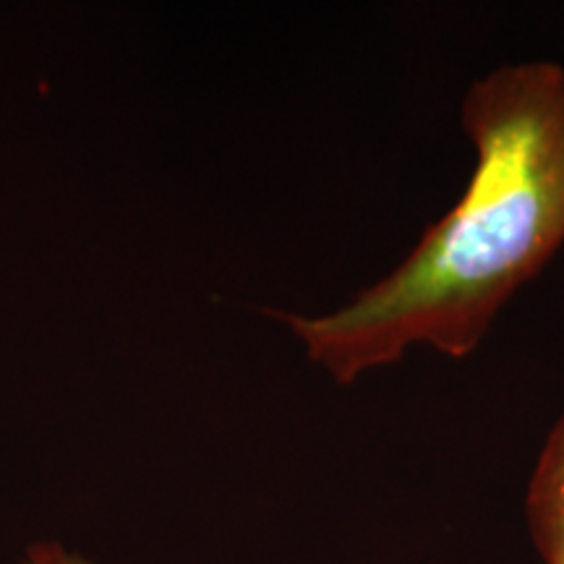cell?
<instances>
[{"label":"cell","instance_id":"obj_1","mask_svg":"<svg viewBox=\"0 0 564 564\" xmlns=\"http://www.w3.org/2000/svg\"><path fill=\"white\" fill-rule=\"evenodd\" d=\"M460 126L476 152L468 186L403 262L333 314H278L335 382H356L421 345L468 358L512 295L564 249L562 63L478 76Z\"/></svg>","mask_w":564,"mask_h":564},{"label":"cell","instance_id":"obj_2","mask_svg":"<svg viewBox=\"0 0 564 564\" xmlns=\"http://www.w3.org/2000/svg\"><path fill=\"white\" fill-rule=\"evenodd\" d=\"M525 518L544 564H564V411L546 434L525 494Z\"/></svg>","mask_w":564,"mask_h":564},{"label":"cell","instance_id":"obj_3","mask_svg":"<svg viewBox=\"0 0 564 564\" xmlns=\"http://www.w3.org/2000/svg\"><path fill=\"white\" fill-rule=\"evenodd\" d=\"M30 564H87V562L79 560V556L68 554L66 549L58 544H42L37 549H32Z\"/></svg>","mask_w":564,"mask_h":564}]
</instances>
